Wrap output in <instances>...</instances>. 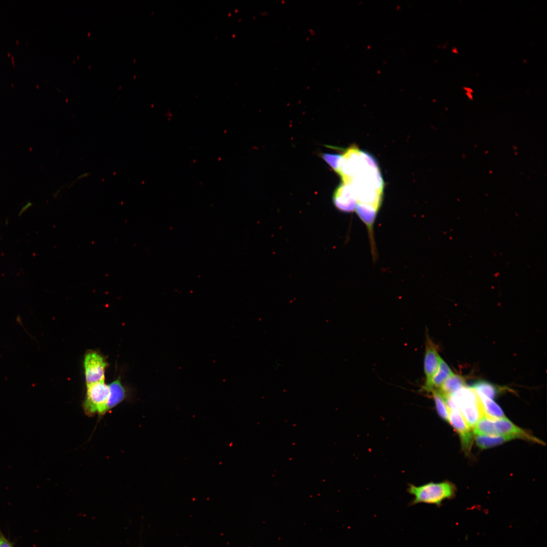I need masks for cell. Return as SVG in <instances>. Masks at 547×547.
<instances>
[{
	"instance_id": "6da1fadb",
	"label": "cell",
	"mask_w": 547,
	"mask_h": 547,
	"mask_svg": "<svg viewBox=\"0 0 547 547\" xmlns=\"http://www.w3.org/2000/svg\"><path fill=\"white\" fill-rule=\"evenodd\" d=\"M407 491L413 496V499L409 503L410 506L418 503L440 506L444 500L454 497L455 488L452 484L448 482H429L419 486L410 484Z\"/></svg>"
},
{
	"instance_id": "7a4b0ae2",
	"label": "cell",
	"mask_w": 547,
	"mask_h": 547,
	"mask_svg": "<svg viewBox=\"0 0 547 547\" xmlns=\"http://www.w3.org/2000/svg\"><path fill=\"white\" fill-rule=\"evenodd\" d=\"M109 386L104 380L87 385V390L83 408L85 414L91 417L96 415L102 416L107 412Z\"/></svg>"
},
{
	"instance_id": "3957f363",
	"label": "cell",
	"mask_w": 547,
	"mask_h": 547,
	"mask_svg": "<svg viewBox=\"0 0 547 547\" xmlns=\"http://www.w3.org/2000/svg\"><path fill=\"white\" fill-rule=\"evenodd\" d=\"M84 366L87 385L104 380L107 363L101 354L95 351L87 353Z\"/></svg>"
},
{
	"instance_id": "277c9868",
	"label": "cell",
	"mask_w": 547,
	"mask_h": 547,
	"mask_svg": "<svg viewBox=\"0 0 547 547\" xmlns=\"http://www.w3.org/2000/svg\"><path fill=\"white\" fill-rule=\"evenodd\" d=\"M425 348L423 366L425 380L422 389L430 392L432 378L438 368L441 357L438 354L437 346L427 334Z\"/></svg>"
},
{
	"instance_id": "5b68a950",
	"label": "cell",
	"mask_w": 547,
	"mask_h": 547,
	"mask_svg": "<svg viewBox=\"0 0 547 547\" xmlns=\"http://www.w3.org/2000/svg\"><path fill=\"white\" fill-rule=\"evenodd\" d=\"M448 421L459 434L463 450L468 453L472 446L473 436L471 427L458 409H448Z\"/></svg>"
},
{
	"instance_id": "8992f818",
	"label": "cell",
	"mask_w": 547,
	"mask_h": 547,
	"mask_svg": "<svg viewBox=\"0 0 547 547\" xmlns=\"http://www.w3.org/2000/svg\"><path fill=\"white\" fill-rule=\"evenodd\" d=\"M333 202L337 210L344 213L355 211L357 205L353 190L350 185L343 183L338 186L333 196Z\"/></svg>"
},
{
	"instance_id": "52a82bcc",
	"label": "cell",
	"mask_w": 547,
	"mask_h": 547,
	"mask_svg": "<svg viewBox=\"0 0 547 547\" xmlns=\"http://www.w3.org/2000/svg\"><path fill=\"white\" fill-rule=\"evenodd\" d=\"M494 424L497 435L512 436L515 438H521L539 444H543L541 441L515 425L505 417L494 420Z\"/></svg>"
},
{
	"instance_id": "ba28073f",
	"label": "cell",
	"mask_w": 547,
	"mask_h": 547,
	"mask_svg": "<svg viewBox=\"0 0 547 547\" xmlns=\"http://www.w3.org/2000/svg\"><path fill=\"white\" fill-rule=\"evenodd\" d=\"M458 409L468 426L473 428L484 414L480 402H472L465 403L459 406Z\"/></svg>"
},
{
	"instance_id": "9c48e42d",
	"label": "cell",
	"mask_w": 547,
	"mask_h": 547,
	"mask_svg": "<svg viewBox=\"0 0 547 547\" xmlns=\"http://www.w3.org/2000/svg\"><path fill=\"white\" fill-rule=\"evenodd\" d=\"M108 386L109 394L107 402V412L125 400L127 397L126 388L120 379L112 382Z\"/></svg>"
},
{
	"instance_id": "30bf717a",
	"label": "cell",
	"mask_w": 547,
	"mask_h": 547,
	"mask_svg": "<svg viewBox=\"0 0 547 547\" xmlns=\"http://www.w3.org/2000/svg\"><path fill=\"white\" fill-rule=\"evenodd\" d=\"M477 393L480 399L484 415L493 420L505 417L503 411L497 404L491 399L480 393Z\"/></svg>"
},
{
	"instance_id": "8fae6325",
	"label": "cell",
	"mask_w": 547,
	"mask_h": 547,
	"mask_svg": "<svg viewBox=\"0 0 547 547\" xmlns=\"http://www.w3.org/2000/svg\"><path fill=\"white\" fill-rule=\"evenodd\" d=\"M514 439L516 438L509 435L477 436L475 441L480 448L485 449L499 445Z\"/></svg>"
},
{
	"instance_id": "7c38bea8",
	"label": "cell",
	"mask_w": 547,
	"mask_h": 547,
	"mask_svg": "<svg viewBox=\"0 0 547 547\" xmlns=\"http://www.w3.org/2000/svg\"><path fill=\"white\" fill-rule=\"evenodd\" d=\"M465 386L464 378L453 373L443 383L438 390L445 396L451 395L456 390Z\"/></svg>"
},
{
	"instance_id": "4fadbf2b",
	"label": "cell",
	"mask_w": 547,
	"mask_h": 547,
	"mask_svg": "<svg viewBox=\"0 0 547 547\" xmlns=\"http://www.w3.org/2000/svg\"><path fill=\"white\" fill-rule=\"evenodd\" d=\"M453 373L447 364L440 357L438 368L432 378L430 392L433 390L439 389L443 383Z\"/></svg>"
},
{
	"instance_id": "5bb4252c",
	"label": "cell",
	"mask_w": 547,
	"mask_h": 547,
	"mask_svg": "<svg viewBox=\"0 0 547 547\" xmlns=\"http://www.w3.org/2000/svg\"><path fill=\"white\" fill-rule=\"evenodd\" d=\"M474 433L477 436H495L494 420L484 415L474 427Z\"/></svg>"
},
{
	"instance_id": "9a60e30c",
	"label": "cell",
	"mask_w": 547,
	"mask_h": 547,
	"mask_svg": "<svg viewBox=\"0 0 547 547\" xmlns=\"http://www.w3.org/2000/svg\"><path fill=\"white\" fill-rule=\"evenodd\" d=\"M471 387L477 393H480L491 399L495 397L503 389L502 387L500 388L489 382L483 380L475 382Z\"/></svg>"
},
{
	"instance_id": "2e32d148",
	"label": "cell",
	"mask_w": 547,
	"mask_h": 547,
	"mask_svg": "<svg viewBox=\"0 0 547 547\" xmlns=\"http://www.w3.org/2000/svg\"><path fill=\"white\" fill-rule=\"evenodd\" d=\"M431 393L438 414L443 419L448 421V408L444 397L438 389L433 390Z\"/></svg>"
},
{
	"instance_id": "e0dca14e",
	"label": "cell",
	"mask_w": 547,
	"mask_h": 547,
	"mask_svg": "<svg viewBox=\"0 0 547 547\" xmlns=\"http://www.w3.org/2000/svg\"><path fill=\"white\" fill-rule=\"evenodd\" d=\"M341 155L330 153H323L322 158L336 172L338 171Z\"/></svg>"
},
{
	"instance_id": "ac0fdd59",
	"label": "cell",
	"mask_w": 547,
	"mask_h": 547,
	"mask_svg": "<svg viewBox=\"0 0 547 547\" xmlns=\"http://www.w3.org/2000/svg\"><path fill=\"white\" fill-rule=\"evenodd\" d=\"M0 547H15L12 542L3 533L0 528Z\"/></svg>"
}]
</instances>
